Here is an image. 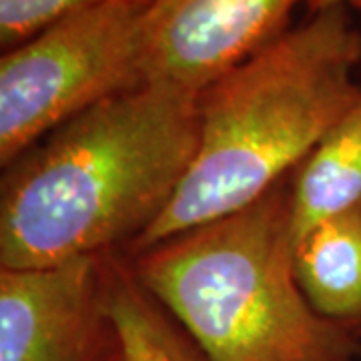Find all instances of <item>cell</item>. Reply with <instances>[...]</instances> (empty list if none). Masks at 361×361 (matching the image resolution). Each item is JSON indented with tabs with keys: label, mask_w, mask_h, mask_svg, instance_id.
I'll use <instances>...</instances> for the list:
<instances>
[{
	"label": "cell",
	"mask_w": 361,
	"mask_h": 361,
	"mask_svg": "<svg viewBox=\"0 0 361 361\" xmlns=\"http://www.w3.org/2000/svg\"><path fill=\"white\" fill-rule=\"evenodd\" d=\"M307 13L315 14L319 11H327L334 6H345V8H361V0H305Z\"/></svg>",
	"instance_id": "obj_11"
},
{
	"label": "cell",
	"mask_w": 361,
	"mask_h": 361,
	"mask_svg": "<svg viewBox=\"0 0 361 361\" xmlns=\"http://www.w3.org/2000/svg\"><path fill=\"white\" fill-rule=\"evenodd\" d=\"M109 293L125 361H209L139 281L125 251L109 253Z\"/></svg>",
	"instance_id": "obj_9"
},
{
	"label": "cell",
	"mask_w": 361,
	"mask_h": 361,
	"mask_svg": "<svg viewBox=\"0 0 361 361\" xmlns=\"http://www.w3.org/2000/svg\"><path fill=\"white\" fill-rule=\"evenodd\" d=\"M349 8L311 14L199 92V147L179 191L125 253L255 203L293 177L360 97Z\"/></svg>",
	"instance_id": "obj_2"
},
{
	"label": "cell",
	"mask_w": 361,
	"mask_h": 361,
	"mask_svg": "<svg viewBox=\"0 0 361 361\" xmlns=\"http://www.w3.org/2000/svg\"><path fill=\"white\" fill-rule=\"evenodd\" d=\"M199 147V94L161 80L56 127L0 185V269L125 251L165 213Z\"/></svg>",
	"instance_id": "obj_1"
},
{
	"label": "cell",
	"mask_w": 361,
	"mask_h": 361,
	"mask_svg": "<svg viewBox=\"0 0 361 361\" xmlns=\"http://www.w3.org/2000/svg\"><path fill=\"white\" fill-rule=\"evenodd\" d=\"M151 0H106L52 23L0 59V165L113 97L141 89Z\"/></svg>",
	"instance_id": "obj_4"
},
{
	"label": "cell",
	"mask_w": 361,
	"mask_h": 361,
	"mask_svg": "<svg viewBox=\"0 0 361 361\" xmlns=\"http://www.w3.org/2000/svg\"><path fill=\"white\" fill-rule=\"evenodd\" d=\"M299 2L305 0H151L149 80L199 94L283 37Z\"/></svg>",
	"instance_id": "obj_6"
},
{
	"label": "cell",
	"mask_w": 361,
	"mask_h": 361,
	"mask_svg": "<svg viewBox=\"0 0 361 361\" xmlns=\"http://www.w3.org/2000/svg\"><path fill=\"white\" fill-rule=\"evenodd\" d=\"M111 361H125V355H123L121 348H118V351H116L115 355H113V360H111Z\"/></svg>",
	"instance_id": "obj_12"
},
{
	"label": "cell",
	"mask_w": 361,
	"mask_h": 361,
	"mask_svg": "<svg viewBox=\"0 0 361 361\" xmlns=\"http://www.w3.org/2000/svg\"><path fill=\"white\" fill-rule=\"evenodd\" d=\"M106 0H0L2 52L23 44L52 23Z\"/></svg>",
	"instance_id": "obj_10"
},
{
	"label": "cell",
	"mask_w": 361,
	"mask_h": 361,
	"mask_svg": "<svg viewBox=\"0 0 361 361\" xmlns=\"http://www.w3.org/2000/svg\"><path fill=\"white\" fill-rule=\"evenodd\" d=\"M293 267L315 313L361 336V203L303 233Z\"/></svg>",
	"instance_id": "obj_7"
},
{
	"label": "cell",
	"mask_w": 361,
	"mask_h": 361,
	"mask_svg": "<svg viewBox=\"0 0 361 361\" xmlns=\"http://www.w3.org/2000/svg\"><path fill=\"white\" fill-rule=\"evenodd\" d=\"M109 253L0 269V361L113 360L121 341L111 313Z\"/></svg>",
	"instance_id": "obj_5"
},
{
	"label": "cell",
	"mask_w": 361,
	"mask_h": 361,
	"mask_svg": "<svg viewBox=\"0 0 361 361\" xmlns=\"http://www.w3.org/2000/svg\"><path fill=\"white\" fill-rule=\"evenodd\" d=\"M125 255L209 361L361 360V336L317 315L297 285L293 177L235 213Z\"/></svg>",
	"instance_id": "obj_3"
},
{
	"label": "cell",
	"mask_w": 361,
	"mask_h": 361,
	"mask_svg": "<svg viewBox=\"0 0 361 361\" xmlns=\"http://www.w3.org/2000/svg\"><path fill=\"white\" fill-rule=\"evenodd\" d=\"M361 203V92L293 175L295 241L329 215Z\"/></svg>",
	"instance_id": "obj_8"
}]
</instances>
